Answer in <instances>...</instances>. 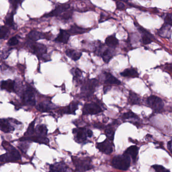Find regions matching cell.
I'll return each instance as SVG.
<instances>
[{"label": "cell", "mask_w": 172, "mask_h": 172, "mask_svg": "<svg viewBox=\"0 0 172 172\" xmlns=\"http://www.w3.org/2000/svg\"><path fill=\"white\" fill-rule=\"evenodd\" d=\"M2 145L4 148L6 149L8 152L1 156L0 161L1 163L14 162L21 159L20 154L19 153V152L15 148L12 146L10 143L4 141Z\"/></svg>", "instance_id": "obj_1"}, {"label": "cell", "mask_w": 172, "mask_h": 172, "mask_svg": "<svg viewBox=\"0 0 172 172\" xmlns=\"http://www.w3.org/2000/svg\"><path fill=\"white\" fill-rule=\"evenodd\" d=\"M131 163L130 156L124 153L122 156L114 157L112 161V165L114 168L122 171H126L129 169Z\"/></svg>", "instance_id": "obj_2"}, {"label": "cell", "mask_w": 172, "mask_h": 172, "mask_svg": "<svg viewBox=\"0 0 172 172\" xmlns=\"http://www.w3.org/2000/svg\"><path fill=\"white\" fill-rule=\"evenodd\" d=\"M148 106L156 112H161L163 110L164 104L161 98L156 96H151L147 99Z\"/></svg>", "instance_id": "obj_3"}, {"label": "cell", "mask_w": 172, "mask_h": 172, "mask_svg": "<svg viewBox=\"0 0 172 172\" xmlns=\"http://www.w3.org/2000/svg\"><path fill=\"white\" fill-rule=\"evenodd\" d=\"M72 161L77 171L84 172L93 168L90 163L91 160L88 158L83 159L80 158H75L73 159Z\"/></svg>", "instance_id": "obj_4"}, {"label": "cell", "mask_w": 172, "mask_h": 172, "mask_svg": "<svg viewBox=\"0 0 172 172\" xmlns=\"http://www.w3.org/2000/svg\"><path fill=\"white\" fill-rule=\"evenodd\" d=\"M22 101L27 106H34L36 104V100L32 88L27 86L22 97Z\"/></svg>", "instance_id": "obj_5"}, {"label": "cell", "mask_w": 172, "mask_h": 172, "mask_svg": "<svg viewBox=\"0 0 172 172\" xmlns=\"http://www.w3.org/2000/svg\"><path fill=\"white\" fill-rule=\"evenodd\" d=\"M98 84V81L96 79L89 80L81 88V92L82 93L90 96L94 93L96 87Z\"/></svg>", "instance_id": "obj_6"}, {"label": "cell", "mask_w": 172, "mask_h": 172, "mask_svg": "<svg viewBox=\"0 0 172 172\" xmlns=\"http://www.w3.org/2000/svg\"><path fill=\"white\" fill-rule=\"evenodd\" d=\"M83 115H96L102 112V109L98 104L92 103L85 104L82 110Z\"/></svg>", "instance_id": "obj_7"}, {"label": "cell", "mask_w": 172, "mask_h": 172, "mask_svg": "<svg viewBox=\"0 0 172 172\" xmlns=\"http://www.w3.org/2000/svg\"><path fill=\"white\" fill-rule=\"evenodd\" d=\"M76 141L78 143H82L86 140L87 135V129L86 128H75L72 131Z\"/></svg>", "instance_id": "obj_8"}, {"label": "cell", "mask_w": 172, "mask_h": 172, "mask_svg": "<svg viewBox=\"0 0 172 172\" xmlns=\"http://www.w3.org/2000/svg\"><path fill=\"white\" fill-rule=\"evenodd\" d=\"M96 146L100 152L106 155H110L112 153L113 151V145L111 141L108 139L100 143H97Z\"/></svg>", "instance_id": "obj_9"}, {"label": "cell", "mask_w": 172, "mask_h": 172, "mask_svg": "<svg viewBox=\"0 0 172 172\" xmlns=\"http://www.w3.org/2000/svg\"><path fill=\"white\" fill-rule=\"evenodd\" d=\"M70 4H64L57 6L54 10L51 11L50 13L44 15V17H53V16H58L61 14L65 13V12L69 9Z\"/></svg>", "instance_id": "obj_10"}, {"label": "cell", "mask_w": 172, "mask_h": 172, "mask_svg": "<svg viewBox=\"0 0 172 172\" xmlns=\"http://www.w3.org/2000/svg\"><path fill=\"white\" fill-rule=\"evenodd\" d=\"M20 141H31L35 142L40 144H45L48 145L49 142V140L46 137L38 136L36 135V136H32L31 137H23L20 139Z\"/></svg>", "instance_id": "obj_11"}, {"label": "cell", "mask_w": 172, "mask_h": 172, "mask_svg": "<svg viewBox=\"0 0 172 172\" xmlns=\"http://www.w3.org/2000/svg\"><path fill=\"white\" fill-rule=\"evenodd\" d=\"M31 49H32L34 54L38 56L45 55L47 52L46 46L41 43H33L31 46Z\"/></svg>", "instance_id": "obj_12"}, {"label": "cell", "mask_w": 172, "mask_h": 172, "mask_svg": "<svg viewBox=\"0 0 172 172\" xmlns=\"http://www.w3.org/2000/svg\"><path fill=\"white\" fill-rule=\"evenodd\" d=\"M0 129L5 133H10L14 130V128L12 126L8 119H2L0 121Z\"/></svg>", "instance_id": "obj_13"}, {"label": "cell", "mask_w": 172, "mask_h": 172, "mask_svg": "<svg viewBox=\"0 0 172 172\" xmlns=\"http://www.w3.org/2000/svg\"><path fill=\"white\" fill-rule=\"evenodd\" d=\"M70 35L68 31L60 29V32L58 36L55 38V41L56 42H61V43H67L69 39Z\"/></svg>", "instance_id": "obj_14"}, {"label": "cell", "mask_w": 172, "mask_h": 172, "mask_svg": "<svg viewBox=\"0 0 172 172\" xmlns=\"http://www.w3.org/2000/svg\"><path fill=\"white\" fill-rule=\"evenodd\" d=\"M15 81L9 79L7 80H3L1 83V88L2 90H5L9 93L15 91Z\"/></svg>", "instance_id": "obj_15"}, {"label": "cell", "mask_w": 172, "mask_h": 172, "mask_svg": "<svg viewBox=\"0 0 172 172\" xmlns=\"http://www.w3.org/2000/svg\"><path fill=\"white\" fill-rule=\"evenodd\" d=\"M67 169L68 167L65 163H59L51 165L49 168V172H65Z\"/></svg>", "instance_id": "obj_16"}, {"label": "cell", "mask_w": 172, "mask_h": 172, "mask_svg": "<svg viewBox=\"0 0 172 172\" xmlns=\"http://www.w3.org/2000/svg\"><path fill=\"white\" fill-rule=\"evenodd\" d=\"M78 102H72L68 107L62 110V112L67 114H75V111L78 108Z\"/></svg>", "instance_id": "obj_17"}, {"label": "cell", "mask_w": 172, "mask_h": 172, "mask_svg": "<svg viewBox=\"0 0 172 172\" xmlns=\"http://www.w3.org/2000/svg\"><path fill=\"white\" fill-rule=\"evenodd\" d=\"M138 151H139V148L137 146L133 145V146H130L129 148H128L127 149H126V151L124 153L129 156L130 158H132V159H133V161H135L136 160L138 154Z\"/></svg>", "instance_id": "obj_18"}, {"label": "cell", "mask_w": 172, "mask_h": 172, "mask_svg": "<svg viewBox=\"0 0 172 172\" xmlns=\"http://www.w3.org/2000/svg\"><path fill=\"white\" fill-rule=\"evenodd\" d=\"M121 75L123 77L131 78H137L139 76L137 71L134 68L126 69L121 73Z\"/></svg>", "instance_id": "obj_19"}, {"label": "cell", "mask_w": 172, "mask_h": 172, "mask_svg": "<svg viewBox=\"0 0 172 172\" xmlns=\"http://www.w3.org/2000/svg\"><path fill=\"white\" fill-rule=\"evenodd\" d=\"M28 38L31 41L35 42L39 39L46 38L45 34L36 31H32L29 32V34L28 35Z\"/></svg>", "instance_id": "obj_20"}, {"label": "cell", "mask_w": 172, "mask_h": 172, "mask_svg": "<svg viewBox=\"0 0 172 172\" xmlns=\"http://www.w3.org/2000/svg\"><path fill=\"white\" fill-rule=\"evenodd\" d=\"M104 83L106 84H116V85H120L121 84L119 80L118 79L112 75L111 73L108 72H104Z\"/></svg>", "instance_id": "obj_21"}, {"label": "cell", "mask_w": 172, "mask_h": 172, "mask_svg": "<svg viewBox=\"0 0 172 172\" xmlns=\"http://www.w3.org/2000/svg\"><path fill=\"white\" fill-rule=\"evenodd\" d=\"M88 31H90V29L80 27L76 25H73L72 26H71V27L68 31L70 35H75L86 33V32H87Z\"/></svg>", "instance_id": "obj_22"}, {"label": "cell", "mask_w": 172, "mask_h": 172, "mask_svg": "<svg viewBox=\"0 0 172 172\" xmlns=\"http://www.w3.org/2000/svg\"><path fill=\"white\" fill-rule=\"evenodd\" d=\"M65 53L67 56L75 61H77L82 56V53L79 52L74 49H67Z\"/></svg>", "instance_id": "obj_23"}, {"label": "cell", "mask_w": 172, "mask_h": 172, "mask_svg": "<svg viewBox=\"0 0 172 172\" xmlns=\"http://www.w3.org/2000/svg\"><path fill=\"white\" fill-rule=\"evenodd\" d=\"M128 100L130 104H139L141 102L139 96L133 91H130Z\"/></svg>", "instance_id": "obj_24"}, {"label": "cell", "mask_w": 172, "mask_h": 172, "mask_svg": "<svg viewBox=\"0 0 172 172\" xmlns=\"http://www.w3.org/2000/svg\"><path fill=\"white\" fill-rule=\"evenodd\" d=\"M48 131V128L46 127V126H45V125H38L36 129H35V132H36V134L38 136L46 137Z\"/></svg>", "instance_id": "obj_25"}, {"label": "cell", "mask_w": 172, "mask_h": 172, "mask_svg": "<svg viewBox=\"0 0 172 172\" xmlns=\"http://www.w3.org/2000/svg\"><path fill=\"white\" fill-rule=\"evenodd\" d=\"M105 42L106 45L110 47H115L117 46L119 44L118 40L115 36L113 35L108 36L106 38Z\"/></svg>", "instance_id": "obj_26"}, {"label": "cell", "mask_w": 172, "mask_h": 172, "mask_svg": "<svg viewBox=\"0 0 172 172\" xmlns=\"http://www.w3.org/2000/svg\"><path fill=\"white\" fill-rule=\"evenodd\" d=\"M103 60L106 63L109 62L110 60L113 58V54L111 51L109 49H106L101 54Z\"/></svg>", "instance_id": "obj_27"}, {"label": "cell", "mask_w": 172, "mask_h": 172, "mask_svg": "<svg viewBox=\"0 0 172 172\" xmlns=\"http://www.w3.org/2000/svg\"><path fill=\"white\" fill-rule=\"evenodd\" d=\"M52 106L49 105V104L46 103H42L38 104L36 108L38 111L42 112H46L52 109Z\"/></svg>", "instance_id": "obj_28"}, {"label": "cell", "mask_w": 172, "mask_h": 172, "mask_svg": "<svg viewBox=\"0 0 172 172\" xmlns=\"http://www.w3.org/2000/svg\"><path fill=\"white\" fill-rule=\"evenodd\" d=\"M35 121H34L29 124L27 130L24 134V137H31L34 134V133L35 132Z\"/></svg>", "instance_id": "obj_29"}, {"label": "cell", "mask_w": 172, "mask_h": 172, "mask_svg": "<svg viewBox=\"0 0 172 172\" xmlns=\"http://www.w3.org/2000/svg\"><path fill=\"white\" fill-rule=\"evenodd\" d=\"M142 33H144V35L142 37V41L143 44L148 45V44L151 43L152 42V39H151V36H150V35H152L146 30L144 31Z\"/></svg>", "instance_id": "obj_30"}, {"label": "cell", "mask_w": 172, "mask_h": 172, "mask_svg": "<svg viewBox=\"0 0 172 172\" xmlns=\"http://www.w3.org/2000/svg\"><path fill=\"white\" fill-rule=\"evenodd\" d=\"M13 15L14 14L13 12L8 14L6 16L5 21L6 25L10 27H14L15 25L14 22L13 20Z\"/></svg>", "instance_id": "obj_31"}, {"label": "cell", "mask_w": 172, "mask_h": 172, "mask_svg": "<svg viewBox=\"0 0 172 172\" xmlns=\"http://www.w3.org/2000/svg\"><path fill=\"white\" fill-rule=\"evenodd\" d=\"M105 133L108 138L111 141H113L114 138L115 130L111 127L107 128L105 130Z\"/></svg>", "instance_id": "obj_32"}, {"label": "cell", "mask_w": 172, "mask_h": 172, "mask_svg": "<svg viewBox=\"0 0 172 172\" xmlns=\"http://www.w3.org/2000/svg\"><path fill=\"white\" fill-rule=\"evenodd\" d=\"M9 32V29L7 27L2 26L0 29V36L1 39H3L7 35Z\"/></svg>", "instance_id": "obj_33"}, {"label": "cell", "mask_w": 172, "mask_h": 172, "mask_svg": "<svg viewBox=\"0 0 172 172\" xmlns=\"http://www.w3.org/2000/svg\"><path fill=\"white\" fill-rule=\"evenodd\" d=\"M152 168L156 172H170L169 170L167 169L164 167L162 166L161 165H153Z\"/></svg>", "instance_id": "obj_34"}, {"label": "cell", "mask_w": 172, "mask_h": 172, "mask_svg": "<svg viewBox=\"0 0 172 172\" xmlns=\"http://www.w3.org/2000/svg\"><path fill=\"white\" fill-rule=\"evenodd\" d=\"M123 118L124 119H137L138 116L132 112H128L127 113H125L123 114Z\"/></svg>", "instance_id": "obj_35"}, {"label": "cell", "mask_w": 172, "mask_h": 172, "mask_svg": "<svg viewBox=\"0 0 172 172\" xmlns=\"http://www.w3.org/2000/svg\"><path fill=\"white\" fill-rule=\"evenodd\" d=\"M18 43H19V41H18L17 37L15 36L11 38L10 39H9L8 42V45L10 46H14L17 45Z\"/></svg>", "instance_id": "obj_36"}, {"label": "cell", "mask_w": 172, "mask_h": 172, "mask_svg": "<svg viewBox=\"0 0 172 172\" xmlns=\"http://www.w3.org/2000/svg\"><path fill=\"white\" fill-rule=\"evenodd\" d=\"M165 25L168 26H172V18L171 16L167 15L165 18Z\"/></svg>", "instance_id": "obj_37"}, {"label": "cell", "mask_w": 172, "mask_h": 172, "mask_svg": "<svg viewBox=\"0 0 172 172\" xmlns=\"http://www.w3.org/2000/svg\"><path fill=\"white\" fill-rule=\"evenodd\" d=\"M72 15V12L69 11L67 12H65L63 13V14L62 16V18L65 20H67L71 18Z\"/></svg>", "instance_id": "obj_38"}, {"label": "cell", "mask_w": 172, "mask_h": 172, "mask_svg": "<svg viewBox=\"0 0 172 172\" xmlns=\"http://www.w3.org/2000/svg\"><path fill=\"white\" fill-rule=\"evenodd\" d=\"M74 72H73V75L74 76L76 77H80L82 75V71L81 70H80L79 68H76L75 69L73 70L72 69Z\"/></svg>", "instance_id": "obj_39"}, {"label": "cell", "mask_w": 172, "mask_h": 172, "mask_svg": "<svg viewBox=\"0 0 172 172\" xmlns=\"http://www.w3.org/2000/svg\"><path fill=\"white\" fill-rule=\"evenodd\" d=\"M116 6L117 8L120 10H123L125 9V6L121 2H116Z\"/></svg>", "instance_id": "obj_40"}, {"label": "cell", "mask_w": 172, "mask_h": 172, "mask_svg": "<svg viewBox=\"0 0 172 172\" xmlns=\"http://www.w3.org/2000/svg\"><path fill=\"white\" fill-rule=\"evenodd\" d=\"M10 3H11V4L12 5L13 7L15 9H17V8L18 5L20 4V3H21L23 1H10Z\"/></svg>", "instance_id": "obj_41"}, {"label": "cell", "mask_w": 172, "mask_h": 172, "mask_svg": "<svg viewBox=\"0 0 172 172\" xmlns=\"http://www.w3.org/2000/svg\"><path fill=\"white\" fill-rule=\"evenodd\" d=\"M87 135L88 137H91L93 135V132L91 130L87 129Z\"/></svg>", "instance_id": "obj_42"}]
</instances>
